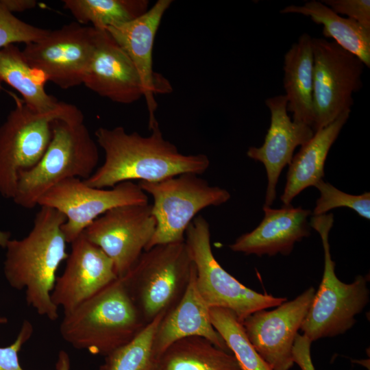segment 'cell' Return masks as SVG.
Segmentation results:
<instances>
[{"label": "cell", "instance_id": "cell-1", "mask_svg": "<svg viewBox=\"0 0 370 370\" xmlns=\"http://www.w3.org/2000/svg\"><path fill=\"white\" fill-rule=\"evenodd\" d=\"M143 136L121 126L99 127L96 142L105 153L103 163L84 182L98 188H112L124 182H158L185 173H204L210 166L202 153L185 155L166 140L158 123Z\"/></svg>", "mask_w": 370, "mask_h": 370}, {"label": "cell", "instance_id": "cell-2", "mask_svg": "<svg viewBox=\"0 0 370 370\" xmlns=\"http://www.w3.org/2000/svg\"><path fill=\"white\" fill-rule=\"evenodd\" d=\"M65 221L58 210L40 206L28 234L10 239L5 247L3 271L7 281L17 290L25 288L27 304L51 321L59 317L58 308L51 297L56 274L69 256L62 231Z\"/></svg>", "mask_w": 370, "mask_h": 370}, {"label": "cell", "instance_id": "cell-3", "mask_svg": "<svg viewBox=\"0 0 370 370\" xmlns=\"http://www.w3.org/2000/svg\"><path fill=\"white\" fill-rule=\"evenodd\" d=\"M146 325L118 278L64 314L60 332L72 347L106 356L130 341Z\"/></svg>", "mask_w": 370, "mask_h": 370}, {"label": "cell", "instance_id": "cell-4", "mask_svg": "<svg viewBox=\"0 0 370 370\" xmlns=\"http://www.w3.org/2000/svg\"><path fill=\"white\" fill-rule=\"evenodd\" d=\"M98 145L84 118L56 119L51 123V138L44 155L33 168L21 172L13 201L31 209L53 186L70 178L85 180L97 169Z\"/></svg>", "mask_w": 370, "mask_h": 370}, {"label": "cell", "instance_id": "cell-5", "mask_svg": "<svg viewBox=\"0 0 370 370\" xmlns=\"http://www.w3.org/2000/svg\"><path fill=\"white\" fill-rule=\"evenodd\" d=\"M193 262L184 241L144 251L121 278L146 324L180 301L189 283Z\"/></svg>", "mask_w": 370, "mask_h": 370}, {"label": "cell", "instance_id": "cell-6", "mask_svg": "<svg viewBox=\"0 0 370 370\" xmlns=\"http://www.w3.org/2000/svg\"><path fill=\"white\" fill-rule=\"evenodd\" d=\"M333 223L332 213L312 216L309 223L319 234L324 251L322 280L300 328L303 334L312 342L346 332L355 324L356 316L369 300L366 278L358 275L353 282L347 284L336 275L329 244Z\"/></svg>", "mask_w": 370, "mask_h": 370}, {"label": "cell", "instance_id": "cell-7", "mask_svg": "<svg viewBox=\"0 0 370 370\" xmlns=\"http://www.w3.org/2000/svg\"><path fill=\"white\" fill-rule=\"evenodd\" d=\"M138 185L153 197L151 212L156 221L145 250L157 245L184 241L186 229L199 211L225 204L231 197L227 190L210 186L193 173L158 182L141 181Z\"/></svg>", "mask_w": 370, "mask_h": 370}, {"label": "cell", "instance_id": "cell-8", "mask_svg": "<svg viewBox=\"0 0 370 370\" xmlns=\"http://www.w3.org/2000/svg\"><path fill=\"white\" fill-rule=\"evenodd\" d=\"M184 242L196 271L199 294L210 308L232 310L242 322L251 314L280 305L285 297L261 294L247 288L227 273L214 258L208 221L197 216L186 229Z\"/></svg>", "mask_w": 370, "mask_h": 370}, {"label": "cell", "instance_id": "cell-9", "mask_svg": "<svg viewBox=\"0 0 370 370\" xmlns=\"http://www.w3.org/2000/svg\"><path fill=\"white\" fill-rule=\"evenodd\" d=\"M16 107L0 127V194L13 199L21 172L40 161L50 143L56 119L84 117L77 108L69 112H39L16 97Z\"/></svg>", "mask_w": 370, "mask_h": 370}, {"label": "cell", "instance_id": "cell-10", "mask_svg": "<svg viewBox=\"0 0 370 370\" xmlns=\"http://www.w3.org/2000/svg\"><path fill=\"white\" fill-rule=\"evenodd\" d=\"M314 56L312 130L333 122L351 110L353 94L362 86L364 64L334 41L312 38Z\"/></svg>", "mask_w": 370, "mask_h": 370}, {"label": "cell", "instance_id": "cell-11", "mask_svg": "<svg viewBox=\"0 0 370 370\" xmlns=\"http://www.w3.org/2000/svg\"><path fill=\"white\" fill-rule=\"evenodd\" d=\"M148 203V196L138 184L124 182L110 189L87 185L79 178L60 182L38 200V205L60 212L66 218L62 231L71 243L95 219L123 205Z\"/></svg>", "mask_w": 370, "mask_h": 370}, {"label": "cell", "instance_id": "cell-12", "mask_svg": "<svg viewBox=\"0 0 370 370\" xmlns=\"http://www.w3.org/2000/svg\"><path fill=\"white\" fill-rule=\"evenodd\" d=\"M97 29L77 22L49 30L42 38L25 45L27 63L47 81L62 89L83 84L95 48Z\"/></svg>", "mask_w": 370, "mask_h": 370}, {"label": "cell", "instance_id": "cell-13", "mask_svg": "<svg viewBox=\"0 0 370 370\" xmlns=\"http://www.w3.org/2000/svg\"><path fill=\"white\" fill-rule=\"evenodd\" d=\"M156 226L151 204H127L98 217L84 234L112 260L118 278H122L146 249Z\"/></svg>", "mask_w": 370, "mask_h": 370}, {"label": "cell", "instance_id": "cell-14", "mask_svg": "<svg viewBox=\"0 0 370 370\" xmlns=\"http://www.w3.org/2000/svg\"><path fill=\"white\" fill-rule=\"evenodd\" d=\"M315 290L310 287L273 310H258L241 323L256 351L272 370H289L294 365L293 347Z\"/></svg>", "mask_w": 370, "mask_h": 370}, {"label": "cell", "instance_id": "cell-15", "mask_svg": "<svg viewBox=\"0 0 370 370\" xmlns=\"http://www.w3.org/2000/svg\"><path fill=\"white\" fill-rule=\"evenodd\" d=\"M173 1L158 0L142 16L106 30L123 49L133 63L143 88L149 112V130L158 123L155 95L173 90L169 81L153 69V48L162 16Z\"/></svg>", "mask_w": 370, "mask_h": 370}, {"label": "cell", "instance_id": "cell-16", "mask_svg": "<svg viewBox=\"0 0 370 370\" xmlns=\"http://www.w3.org/2000/svg\"><path fill=\"white\" fill-rule=\"evenodd\" d=\"M71 244L62 274L51 292L53 303L64 314L97 293L118 278L112 260L82 232Z\"/></svg>", "mask_w": 370, "mask_h": 370}, {"label": "cell", "instance_id": "cell-17", "mask_svg": "<svg viewBox=\"0 0 370 370\" xmlns=\"http://www.w3.org/2000/svg\"><path fill=\"white\" fill-rule=\"evenodd\" d=\"M265 104L271 112L269 128L262 145L250 147L247 156L262 162L266 169L267 187L264 206L271 207L276 198V186L282 169L291 163L295 148L308 143L314 132L310 126L291 119L285 95L269 97Z\"/></svg>", "mask_w": 370, "mask_h": 370}, {"label": "cell", "instance_id": "cell-18", "mask_svg": "<svg viewBox=\"0 0 370 370\" xmlns=\"http://www.w3.org/2000/svg\"><path fill=\"white\" fill-rule=\"evenodd\" d=\"M97 29L95 48L83 84L102 97L130 104L143 97V88L130 58L106 29Z\"/></svg>", "mask_w": 370, "mask_h": 370}, {"label": "cell", "instance_id": "cell-19", "mask_svg": "<svg viewBox=\"0 0 370 370\" xmlns=\"http://www.w3.org/2000/svg\"><path fill=\"white\" fill-rule=\"evenodd\" d=\"M264 215L251 232L240 236L229 245L235 252L258 256L290 254L295 244L310 234L309 210L291 204L278 209L264 206Z\"/></svg>", "mask_w": 370, "mask_h": 370}, {"label": "cell", "instance_id": "cell-20", "mask_svg": "<svg viewBox=\"0 0 370 370\" xmlns=\"http://www.w3.org/2000/svg\"><path fill=\"white\" fill-rule=\"evenodd\" d=\"M190 336L205 338L215 346L230 352L223 338L213 327L210 308L198 291L194 264L184 293L159 323L153 345L154 360L174 342Z\"/></svg>", "mask_w": 370, "mask_h": 370}, {"label": "cell", "instance_id": "cell-21", "mask_svg": "<svg viewBox=\"0 0 370 370\" xmlns=\"http://www.w3.org/2000/svg\"><path fill=\"white\" fill-rule=\"evenodd\" d=\"M351 110L346 111L327 126L316 131L312 138L301 146L289 164L284 193L280 197L284 206L302 190L314 185L324 177V166L328 153L349 119Z\"/></svg>", "mask_w": 370, "mask_h": 370}, {"label": "cell", "instance_id": "cell-22", "mask_svg": "<svg viewBox=\"0 0 370 370\" xmlns=\"http://www.w3.org/2000/svg\"><path fill=\"white\" fill-rule=\"evenodd\" d=\"M312 38L307 33L301 34L285 53L283 66L287 111L293 113V121L311 127L314 122Z\"/></svg>", "mask_w": 370, "mask_h": 370}, {"label": "cell", "instance_id": "cell-23", "mask_svg": "<svg viewBox=\"0 0 370 370\" xmlns=\"http://www.w3.org/2000/svg\"><path fill=\"white\" fill-rule=\"evenodd\" d=\"M0 81L17 90L23 101L39 112H69L77 108L47 94L45 75L30 66L22 51L13 45L0 49Z\"/></svg>", "mask_w": 370, "mask_h": 370}, {"label": "cell", "instance_id": "cell-24", "mask_svg": "<svg viewBox=\"0 0 370 370\" xmlns=\"http://www.w3.org/2000/svg\"><path fill=\"white\" fill-rule=\"evenodd\" d=\"M281 14H299L310 17L323 25L325 37L334 39L341 47L356 56L364 65L370 67V30L356 21L341 16L319 1L312 0L302 5H290Z\"/></svg>", "mask_w": 370, "mask_h": 370}, {"label": "cell", "instance_id": "cell-25", "mask_svg": "<svg viewBox=\"0 0 370 370\" xmlns=\"http://www.w3.org/2000/svg\"><path fill=\"white\" fill-rule=\"evenodd\" d=\"M151 370H242L234 356L199 336L178 340L154 360Z\"/></svg>", "mask_w": 370, "mask_h": 370}, {"label": "cell", "instance_id": "cell-26", "mask_svg": "<svg viewBox=\"0 0 370 370\" xmlns=\"http://www.w3.org/2000/svg\"><path fill=\"white\" fill-rule=\"evenodd\" d=\"M81 25L91 24L99 29L119 26L142 16L149 10L148 0H63Z\"/></svg>", "mask_w": 370, "mask_h": 370}, {"label": "cell", "instance_id": "cell-27", "mask_svg": "<svg viewBox=\"0 0 370 370\" xmlns=\"http://www.w3.org/2000/svg\"><path fill=\"white\" fill-rule=\"evenodd\" d=\"M210 319L242 370H272L247 337L241 321L232 310L210 308Z\"/></svg>", "mask_w": 370, "mask_h": 370}, {"label": "cell", "instance_id": "cell-28", "mask_svg": "<svg viewBox=\"0 0 370 370\" xmlns=\"http://www.w3.org/2000/svg\"><path fill=\"white\" fill-rule=\"evenodd\" d=\"M164 314H160L130 341L106 356L99 370H151L154 336Z\"/></svg>", "mask_w": 370, "mask_h": 370}, {"label": "cell", "instance_id": "cell-29", "mask_svg": "<svg viewBox=\"0 0 370 370\" xmlns=\"http://www.w3.org/2000/svg\"><path fill=\"white\" fill-rule=\"evenodd\" d=\"M320 192L316 206L312 212L313 216L326 214L332 209L345 207L354 210L361 217L370 219V193L354 195L344 193L323 180L315 185Z\"/></svg>", "mask_w": 370, "mask_h": 370}, {"label": "cell", "instance_id": "cell-30", "mask_svg": "<svg viewBox=\"0 0 370 370\" xmlns=\"http://www.w3.org/2000/svg\"><path fill=\"white\" fill-rule=\"evenodd\" d=\"M49 32V29L20 20L0 0V49L14 42H24L26 45L37 41Z\"/></svg>", "mask_w": 370, "mask_h": 370}, {"label": "cell", "instance_id": "cell-31", "mask_svg": "<svg viewBox=\"0 0 370 370\" xmlns=\"http://www.w3.org/2000/svg\"><path fill=\"white\" fill-rule=\"evenodd\" d=\"M321 2L335 13L345 14L370 30L369 0H323Z\"/></svg>", "mask_w": 370, "mask_h": 370}, {"label": "cell", "instance_id": "cell-32", "mask_svg": "<svg viewBox=\"0 0 370 370\" xmlns=\"http://www.w3.org/2000/svg\"><path fill=\"white\" fill-rule=\"evenodd\" d=\"M33 331L32 323L25 320L15 341L8 347H0V370H24L20 365L18 354Z\"/></svg>", "mask_w": 370, "mask_h": 370}, {"label": "cell", "instance_id": "cell-33", "mask_svg": "<svg viewBox=\"0 0 370 370\" xmlns=\"http://www.w3.org/2000/svg\"><path fill=\"white\" fill-rule=\"evenodd\" d=\"M311 343L312 341L305 335L297 334L293 347V356L294 363L301 370H315L311 358Z\"/></svg>", "mask_w": 370, "mask_h": 370}, {"label": "cell", "instance_id": "cell-34", "mask_svg": "<svg viewBox=\"0 0 370 370\" xmlns=\"http://www.w3.org/2000/svg\"><path fill=\"white\" fill-rule=\"evenodd\" d=\"M1 1L12 13L33 9L38 3L35 0H1Z\"/></svg>", "mask_w": 370, "mask_h": 370}, {"label": "cell", "instance_id": "cell-35", "mask_svg": "<svg viewBox=\"0 0 370 370\" xmlns=\"http://www.w3.org/2000/svg\"><path fill=\"white\" fill-rule=\"evenodd\" d=\"M56 370H71V360L69 354L64 350L60 351L56 364Z\"/></svg>", "mask_w": 370, "mask_h": 370}, {"label": "cell", "instance_id": "cell-36", "mask_svg": "<svg viewBox=\"0 0 370 370\" xmlns=\"http://www.w3.org/2000/svg\"><path fill=\"white\" fill-rule=\"evenodd\" d=\"M11 234L9 232L0 230V247L5 248L8 243L10 240Z\"/></svg>", "mask_w": 370, "mask_h": 370}, {"label": "cell", "instance_id": "cell-37", "mask_svg": "<svg viewBox=\"0 0 370 370\" xmlns=\"http://www.w3.org/2000/svg\"><path fill=\"white\" fill-rule=\"evenodd\" d=\"M8 321V319L4 317H0V324H4L6 323Z\"/></svg>", "mask_w": 370, "mask_h": 370}, {"label": "cell", "instance_id": "cell-38", "mask_svg": "<svg viewBox=\"0 0 370 370\" xmlns=\"http://www.w3.org/2000/svg\"><path fill=\"white\" fill-rule=\"evenodd\" d=\"M2 88H2L1 84V83H0V90H2Z\"/></svg>", "mask_w": 370, "mask_h": 370}]
</instances>
